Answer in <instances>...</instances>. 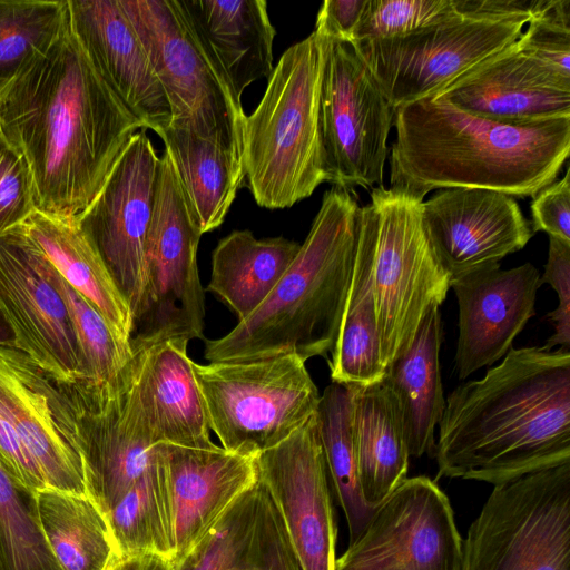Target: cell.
I'll return each mask as SVG.
<instances>
[{
  "label": "cell",
  "instance_id": "cell-1",
  "mask_svg": "<svg viewBox=\"0 0 570 570\" xmlns=\"http://www.w3.org/2000/svg\"><path fill=\"white\" fill-rule=\"evenodd\" d=\"M4 139L27 160L36 209L79 220L142 125L97 72L69 22L0 94Z\"/></svg>",
  "mask_w": 570,
  "mask_h": 570
},
{
  "label": "cell",
  "instance_id": "cell-2",
  "mask_svg": "<svg viewBox=\"0 0 570 570\" xmlns=\"http://www.w3.org/2000/svg\"><path fill=\"white\" fill-rule=\"evenodd\" d=\"M439 475L493 485L570 461V350L511 347L446 397Z\"/></svg>",
  "mask_w": 570,
  "mask_h": 570
},
{
  "label": "cell",
  "instance_id": "cell-3",
  "mask_svg": "<svg viewBox=\"0 0 570 570\" xmlns=\"http://www.w3.org/2000/svg\"><path fill=\"white\" fill-rule=\"evenodd\" d=\"M393 124L390 188L421 202L446 188L534 197L556 181L570 154V118L503 124L431 96L396 108Z\"/></svg>",
  "mask_w": 570,
  "mask_h": 570
},
{
  "label": "cell",
  "instance_id": "cell-4",
  "mask_svg": "<svg viewBox=\"0 0 570 570\" xmlns=\"http://www.w3.org/2000/svg\"><path fill=\"white\" fill-rule=\"evenodd\" d=\"M358 208L351 189L324 193L305 240L269 296L230 332L206 341L209 363L286 354L328 360L353 274Z\"/></svg>",
  "mask_w": 570,
  "mask_h": 570
},
{
  "label": "cell",
  "instance_id": "cell-5",
  "mask_svg": "<svg viewBox=\"0 0 570 570\" xmlns=\"http://www.w3.org/2000/svg\"><path fill=\"white\" fill-rule=\"evenodd\" d=\"M325 55L326 39L315 32L286 49L245 117V178L261 207H292L327 180L320 124Z\"/></svg>",
  "mask_w": 570,
  "mask_h": 570
},
{
  "label": "cell",
  "instance_id": "cell-6",
  "mask_svg": "<svg viewBox=\"0 0 570 570\" xmlns=\"http://www.w3.org/2000/svg\"><path fill=\"white\" fill-rule=\"evenodd\" d=\"M166 95L169 126L208 139L243 161L245 112L180 0H119ZM244 163V161H243Z\"/></svg>",
  "mask_w": 570,
  "mask_h": 570
},
{
  "label": "cell",
  "instance_id": "cell-7",
  "mask_svg": "<svg viewBox=\"0 0 570 570\" xmlns=\"http://www.w3.org/2000/svg\"><path fill=\"white\" fill-rule=\"evenodd\" d=\"M210 431L222 448L257 456L316 414L321 395L295 354L202 365L193 362Z\"/></svg>",
  "mask_w": 570,
  "mask_h": 570
},
{
  "label": "cell",
  "instance_id": "cell-8",
  "mask_svg": "<svg viewBox=\"0 0 570 570\" xmlns=\"http://www.w3.org/2000/svg\"><path fill=\"white\" fill-rule=\"evenodd\" d=\"M422 202L379 186L358 208L368 227L373 294L386 367L412 342L425 313L446 298L451 278L438 262L421 222Z\"/></svg>",
  "mask_w": 570,
  "mask_h": 570
},
{
  "label": "cell",
  "instance_id": "cell-9",
  "mask_svg": "<svg viewBox=\"0 0 570 570\" xmlns=\"http://www.w3.org/2000/svg\"><path fill=\"white\" fill-rule=\"evenodd\" d=\"M461 570H570V461L495 484L462 540Z\"/></svg>",
  "mask_w": 570,
  "mask_h": 570
},
{
  "label": "cell",
  "instance_id": "cell-10",
  "mask_svg": "<svg viewBox=\"0 0 570 570\" xmlns=\"http://www.w3.org/2000/svg\"><path fill=\"white\" fill-rule=\"evenodd\" d=\"M202 233L191 218L174 163L159 156L157 189L147 234L144 285L132 315L131 350L168 338H203L204 289L197 267Z\"/></svg>",
  "mask_w": 570,
  "mask_h": 570
},
{
  "label": "cell",
  "instance_id": "cell-11",
  "mask_svg": "<svg viewBox=\"0 0 570 570\" xmlns=\"http://www.w3.org/2000/svg\"><path fill=\"white\" fill-rule=\"evenodd\" d=\"M533 17L461 14L406 36L350 45L396 109L440 92L514 42Z\"/></svg>",
  "mask_w": 570,
  "mask_h": 570
},
{
  "label": "cell",
  "instance_id": "cell-12",
  "mask_svg": "<svg viewBox=\"0 0 570 570\" xmlns=\"http://www.w3.org/2000/svg\"><path fill=\"white\" fill-rule=\"evenodd\" d=\"M395 109L350 43L327 40L320 124L333 186H383Z\"/></svg>",
  "mask_w": 570,
  "mask_h": 570
},
{
  "label": "cell",
  "instance_id": "cell-13",
  "mask_svg": "<svg viewBox=\"0 0 570 570\" xmlns=\"http://www.w3.org/2000/svg\"><path fill=\"white\" fill-rule=\"evenodd\" d=\"M462 538L435 481L406 478L376 505L334 570H461Z\"/></svg>",
  "mask_w": 570,
  "mask_h": 570
},
{
  "label": "cell",
  "instance_id": "cell-14",
  "mask_svg": "<svg viewBox=\"0 0 570 570\" xmlns=\"http://www.w3.org/2000/svg\"><path fill=\"white\" fill-rule=\"evenodd\" d=\"M158 169L159 156L140 129L130 137L100 191L78 220L128 303L131 315L142 293L145 246Z\"/></svg>",
  "mask_w": 570,
  "mask_h": 570
},
{
  "label": "cell",
  "instance_id": "cell-15",
  "mask_svg": "<svg viewBox=\"0 0 570 570\" xmlns=\"http://www.w3.org/2000/svg\"><path fill=\"white\" fill-rule=\"evenodd\" d=\"M0 312L16 348L62 385L82 381L81 357L65 301L43 255L17 226L0 235Z\"/></svg>",
  "mask_w": 570,
  "mask_h": 570
},
{
  "label": "cell",
  "instance_id": "cell-16",
  "mask_svg": "<svg viewBox=\"0 0 570 570\" xmlns=\"http://www.w3.org/2000/svg\"><path fill=\"white\" fill-rule=\"evenodd\" d=\"M0 407L47 488L87 494L75 405L61 384L13 346H0Z\"/></svg>",
  "mask_w": 570,
  "mask_h": 570
},
{
  "label": "cell",
  "instance_id": "cell-17",
  "mask_svg": "<svg viewBox=\"0 0 570 570\" xmlns=\"http://www.w3.org/2000/svg\"><path fill=\"white\" fill-rule=\"evenodd\" d=\"M256 466L302 570H334L337 528L316 414L281 444L258 454Z\"/></svg>",
  "mask_w": 570,
  "mask_h": 570
},
{
  "label": "cell",
  "instance_id": "cell-18",
  "mask_svg": "<svg viewBox=\"0 0 570 570\" xmlns=\"http://www.w3.org/2000/svg\"><path fill=\"white\" fill-rule=\"evenodd\" d=\"M127 366L112 383L62 385L77 413L86 491L105 517L147 469L156 446L134 406Z\"/></svg>",
  "mask_w": 570,
  "mask_h": 570
},
{
  "label": "cell",
  "instance_id": "cell-19",
  "mask_svg": "<svg viewBox=\"0 0 570 570\" xmlns=\"http://www.w3.org/2000/svg\"><path fill=\"white\" fill-rule=\"evenodd\" d=\"M430 246L451 281L500 263L533 236L514 197L490 189L446 188L421 204Z\"/></svg>",
  "mask_w": 570,
  "mask_h": 570
},
{
  "label": "cell",
  "instance_id": "cell-20",
  "mask_svg": "<svg viewBox=\"0 0 570 570\" xmlns=\"http://www.w3.org/2000/svg\"><path fill=\"white\" fill-rule=\"evenodd\" d=\"M540 286V273L531 263L510 269L491 264L451 281L459 305V379L504 357L534 316Z\"/></svg>",
  "mask_w": 570,
  "mask_h": 570
},
{
  "label": "cell",
  "instance_id": "cell-21",
  "mask_svg": "<svg viewBox=\"0 0 570 570\" xmlns=\"http://www.w3.org/2000/svg\"><path fill=\"white\" fill-rule=\"evenodd\" d=\"M73 32L124 107L157 135L170 108L150 60L119 0H68Z\"/></svg>",
  "mask_w": 570,
  "mask_h": 570
},
{
  "label": "cell",
  "instance_id": "cell-22",
  "mask_svg": "<svg viewBox=\"0 0 570 570\" xmlns=\"http://www.w3.org/2000/svg\"><path fill=\"white\" fill-rule=\"evenodd\" d=\"M517 40L433 96L503 124L570 118V80L522 52Z\"/></svg>",
  "mask_w": 570,
  "mask_h": 570
},
{
  "label": "cell",
  "instance_id": "cell-23",
  "mask_svg": "<svg viewBox=\"0 0 570 570\" xmlns=\"http://www.w3.org/2000/svg\"><path fill=\"white\" fill-rule=\"evenodd\" d=\"M188 341L168 338L132 350L128 364L134 406L154 445L213 448L205 404L187 355Z\"/></svg>",
  "mask_w": 570,
  "mask_h": 570
},
{
  "label": "cell",
  "instance_id": "cell-24",
  "mask_svg": "<svg viewBox=\"0 0 570 570\" xmlns=\"http://www.w3.org/2000/svg\"><path fill=\"white\" fill-rule=\"evenodd\" d=\"M171 570H302L284 521L258 480L173 562Z\"/></svg>",
  "mask_w": 570,
  "mask_h": 570
},
{
  "label": "cell",
  "instance_id": "cell-25",
  "mask_svg": "<svg viewBox=\"0 0 570 570\" xmlns=\"http://www.w3.org/2000/svg\"><path fill=\"white\" fill-rule=\"evenodd\" d=\"M157 448L174 498L175 562L257 481L256 456L235 454L218 445L187 448L160 443Z\"/></svg>",
  "mask_w": 570,
  "mask_h": 570
},
{
  "label": "cell",
  "instance_id": "cell-26",
  "mask_svg": "<svg viewBox=\"0 0 570 570\" xmlns=\"http://www.w3.org/2000/svg\"><path fill=\"white\" fill-rule=\"evenodd\" d=\"M236 96L269 77L276 31L264 0H180Z\"/></svg>",
  "mask_w": 570,
  "mask_h": 570
},
{
  "label": "cell",
  "instance_id": "cell-27",
  "mask_svg": "<svg viewBox=\"0 0 570 570\" xmlns=\"http://www.w3.org/2000/svg\"><path fill=\"white\" fill-rule=\"evenodd\" d=\"M439 307L428 309L411 344L386 367L382 380L395 400L406 448L414 458L434 454L435 426L445 405L439 361L443 336Z\"/></svg>",
  "mask_w": 570,
  "mask_h": 570
},
{
  "label": "cell",
  "instance_id": "cell-28",
  "mask_svg": "<svg viewBox=\"0 0 570 570\" xmlns=\"http://www.w3.org/2000/svg\"><path fill=\"white\" fill-rule=\"evenodd\" d=\"M19 227L63 279L104 316L115 334L130 343V307L78 220L36 209Z\"/></svg>",
  "mask_w": 570,
  "mask_h": 570
},
{
  "label": "cell",
  "instance_id": "cell-29",
  "mask_svg": "<svg viewBox=\"0 0 570 570\" xmlns=\"http://www.w3.org/2000/svg\"><path fill=\"white\" fill-rule=\"evenodd\" d=\"M352 387L360 485L366 504L375 508L407 478L410 454L385 383Z\"/></svg>",
  "mask_w": 570,
  "mask_h": 570
},
{
  "label": "cell",
  "instance_id": "cell-30",
  "mask_svg": "<svg viewBox=\"0 0 570 570\" xmlns=\"http://www.w3.org/2000/svg\"><path fill=\"white\" fill-rule=\"evenodd\" d=\"M299 246L282 236L258 239L250 230H234L213 252L207 289L228 305L240 322L269 296Z\"/></svg>",
  "mask_w": 570,
  "mask_h": 570
},
{
  "label": "cell",
  "instance_id": "cell-31",
  "mask_svg": "<svg viewBox=\"0 0 570 570\" xmlns=\"http://www.w3.org/2000/svg\"><path fill=\"white\" fill-rule=\"evenodd\" d=\"M372 239L357 212L356 253L341 326L327 360L334 383L367 386L385 375L377 330L372 275Z\"/></svg>",
  "mask_w": 570,
  "mask_h": 570
},
{
  "label": "cell",
  "instance_id": "cell-32",
  "mask_svg": "<svg viewBox=\"0 0 570 570\" xmlns=\"http://www.w3.org/2000/svg\"><path fill=\"white\" fill-rule=\"evenodd\" d=\"M158 136L174 163L189 213L202 235L219 227L245 179L244 163L185 129L168 126Z\"/></svg>",
  "mask_w": 570,
  "mask_h": 570
},
{
  "label": "cell",
  "instance_id": "cell-33",
  "mask_svg": "<svg viewBox=\"0 0 570 570\" xmlns=\"http://www.w3.org/2000/svg\"><path fill=\"white\" fill-rule=\"evenodd\" d=\"M38 522L61 570H108L120 557L107 519L85 493L35 492Z\"/></svg>",
  "mask_w": 570,
  "mask_h": 570
},
{
  "label": "cell",
  "instance_id": "cell-34",
  "mask_svg": "<svg viewBox=\"0 0 570 570\" xmlns=\"http://www.w3.org/2000/svg\"><path fill=\"white\" fill-rule=\"evenodd\" d=\"M119 557L175 554V507L164 458L157 445L139 479L106 515Z\"/></svg>",
  "mask_w": 570,
  "mask_h": 570
},
{
  "label": "cell",
  "instance_id": "cell-35",
  "mask_svg": "<svg viewBox=\"0 0 570 570\" xmlns=\"http://www.w3.org/2000/svg\"><path fill=\"white\" fill-rule=\"evenodd\" d=\"M316 421L328 480L345 514L348 542H352L374 510L366 504L360 485L353 387L334 382L330 384L321 395Z\"/></svg>",
  "mask_w": 570,
  "mask_h": 570
},
{
  "label": "cell",
  "instance_id": "cell-36",
  "mask_svg": "<svg viewBox=\"0 0 570 570\" xmlns=\"http://www.w3.org/2000/svg\"><path fill=\"white\" fill-rule=\"evenodd\" d=\"M68 22V0H0V94L55 43Z\"/></svg>",
  "mask_w": 570,
  "mask_h": 570
},
{
  "label": "cell",
  "instance_id": "cell-37",
  "mask_svg": "<svg viewBox=\"0 0 570 570\" xmlns=\"http://www.w3.org/2000/svg\"><path fill=\"white\" fill-rule=\"evenodd\" d=\"M43 268L65 301L72 323L82 365L83 379L79 383H112L132 357L130 343L115 334L104 316L63 279L45 256Z\"/></svg>",
  "mask_w": 570,
  "mask_h": 570
},
{
  "label": "cell",
  "instance_id": "cell-38",
  "mask_svg": "<svg viewBox=\"0 0 570 570\" xmlns=\"http://www.w3.org/2000/svg\"><path fill=\"white\" fill-rule=\"evenodd\" d=\"M1 570H61L40 529L35 492L19 485L0 462Z\"/></svg>",
  "mask_w": 570,
  "mask_h": 570
},
{
  "label": "cell",
  "instance_id": "cell-39",
  "mask_svg": "<svg viewBox=\"0 0 570 570\" xmlns=\"http://www.w3.org/2000/svg\"><path fill=\"white\" fill-rule=\"evenodd\" d=\"M461 14L454 0H366L351 43L406 36Z\"/></svg>",
  "mask_w": 570,
  "mask_h": 570
},
{
  "label": "cell",
  "instance_id": "cell-40",
  "mask_svg": "<svg viewBox=\"0 0 570 570\" xmlns=\"http://www.w3.org/2000/svg\"><path fill=\"white\" fill-rule=\"evenodd\" d=\"M518 38L522 52L570 80V0H550Z\"/></svg>",
  "mask_w": 570,
  "mask_h": 570
},
{
  "label": "cell",
  "instance_id": "cell-41",
  "mask_svg": "<svg viewBox=\"0 0 570 570\" xmlns=\"http://www.w3.org/2000/svg\"><path fill=\"white\" fill-rule=\"evenodd\" d=\"M36 210L29 165L0 134V235L21 225Z\"/></svg>",
  "mask_w": 570,
  "mask_h": 570
},
{
  "label": "cell",
  "instance_id": "cell-42",
  "mask_svg": "<svg viewBox=\"0 0 570 570\" xmlns=\"http://www.w3.org/2000/svg\"><path fill=\"white\" fill-rule=\"evenodd\" d=\"M549 284L558 294L557 309L547 314L553 324L554 334L543 346L552 350L556 345H570V244L549 237L548 259L540 276V285Z\"/></svg>",
  "mask_w": 570,
  "mask_h": 570
},
{
  "label": "cell",
  "instance_id": "cell-43",
  "mask_svg": "<svg viewBox=\"0 0 570 570\" xmlns=\"http://www.w3.org/2000/svg\"><path fill=\"white\" fill-rule=\"evenodd\" d=\"M533 234L546 232L549 237L570 244V170L563 178L540 190L530 206Z\"/></svg>",
  "mask_w": 570,
  "mask_h": 570
},
{
  "label": "cell",
  "instance_id": "cell-44",
  "mask_svg": "<svg viewBox=\"0 0 570 570\" xmlns=\"http://www.w3.org/2000/svg\"><path fill=\"white\" fill-rule=\"evenodd\" d=\"M365 4L366 0H325L313 32L327 40L351 43Z\"/></svg>",
  "mask_w": 570,
  "mask_h": 570
},
{
  "label": "cell",
  "instance_id": "cell-45",
  "mask_svg": "<svg viewBox=\"0 0 570 570\" xmlns=\"http://www.w3.org/2000/svg\"><path fill=\"white\" fill-rule=\"evenodd\" d=\"M173 561L157 553L120 557L108 570H171Z\"/></svg>",
  "mask_w": 570,
  "mask_h": 570
},
{
  "label": "cell",
  "instance_id": "cell-46",
  "mask_svg": "<svg viewBox=\"0 0 570 570\" xmlns=\"http://www.w3.org/2000/svg\"><path fill=\"white\" fill-rule=\"evenodd\" d=\"M0 346L16 347L14 335L0 312Z\"/></svg>",
  "mask_w": 570,
  "mask_h": 570
},
{
  "label": "cell",
  "instance_id": "cell-47",
  "mask_svg": "<svg viewBox=\"0 0 570 570\" xmlns=\"http://www.w3.org/2000/svg\"><path fill=\"white\" fill-rule=\"evenodd\" d=\"M0 134H1V127H0Z\"/></svg>",
  "mask_w": 570,
  "mask_h": 570
},
{
  "label": "cell",
  "instance_id": "cell-48",
  "mask_svg": "<svg viewBox=\"0 0 570 570\" xmlns=\"http://www.w3.org/2000/svg\"><path fill=\"white\" fill-rule=\"evenodd\" d=\"M0 570H1V568H0Z\"/></svg>",
  "mask_w": 570,
  "mask_h": 570
}]
</instances>
